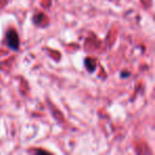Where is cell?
Returning a JSON list of instances; mask_svg holds the SVG:
<instances>
[{
  "mask_svg": "<svg viewBox=\"0 0 155 155\" xmlns=\"http://www.w3.org/2000/svg\"><path fill=\"white\" fill-rule=\"evenodd\" d=\"M5 41H7V45L9 48H11L12 50L16 51L19 48V38H18V35L16 33V31L10 30L7 33V36H5Z\"/></svg>",
  "mask_w": 155,
  "mask_h": 155,
  "instance_id": "cell-1",
  "label": "cell"
},
{
  "mask_svg": "<svg viewBox=\"0 0 155 155\" xmlns=\"http://www.w3.org/2000/svg\"><path fill=\"white\" fill-rule=\"evenodd\" d=\"M129 74H130V73H122V77H127Z\"/></svg>",
  "mask_w": 155,
  "mask_h": 155,
  "instance_id": "cell-3",
  "label": "cell"
},
{
  "mask_svg": "<svg viewBox=\"0 0 155 155\" xmlns=\"http://www.w3.org/2000/svg\"><path fill=\"white\" fill-rule=\"evenodd\" d=\"M85 66L87 67V69H88L91 72H93L96 67L95 60H93V58H86V60H85Z\"/></svg>",
  "mask_w": 155,
  "mask_h": 155,
  "instance_id": "cell-2",
  "label": "cell"
}]
</instances>
